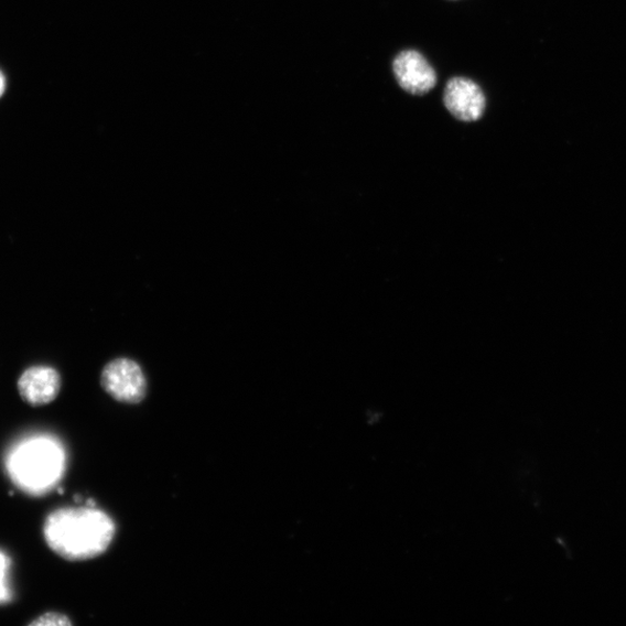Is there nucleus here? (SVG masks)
I'll list each match as a JSON object with an SVG mask.
<instances>
[{"instance_id":"7","label":"nucleus","mask_w":626,"mask_h":626,"mask_svg":"<svg viewBox=\"0 0 626 626\" xmlns=\"http://www.w3.org/2000/svg\"><path fill=\"white\" fill-rule=\"evenodd\" d=\"M11 558L0 551V606L9 605L13 600V591L10 585Z\"/></svg>"},{"instance_id":"3","label":"nucleus","mask_w":626,"mask_h":626,"mask_svg":"<svg viewBox=\"0 0 626 626\" xmlns=\"http://www.w3.org/2000/svg\"><path fill=\"white\" fill-rule=\"evenodd\" d=\"M101 387L125 404H139L147 396L148 385L142 368L136 361L120 357L105 366Z\"/></svg>"},{"instance_id":"1","label":"nucleus","mask_w":626,"mask_h":626,"mask_svg":"<svg viewBox=\"0 0 626 626\" xmlns=\"http://www.w3.org/2000/svg\"><path fill=\"white\" fill-rule=\"evenodd\" d=\"M117 527L97 507L60 508L43 525V538L56 554L69 562H84L105 553L115 540Z\"/></svg>"},{"instance_id":"9","label":"nucleus","mask_w":626,"mask_h":626,"mask_svg":"<svg viewBox=\"0 0 626 626\" xmlns=\"http://www.w3.org/2000/svg\"><path fill=\"white\" fill-rule=\"evenodd\" d=\"M7 89V78L2 71H0V98L3 97Z\"/></svg>"},{"instance_id":"4","label":"nucleus","mask_w":626,"mask_h":626,"mask_svg":"<svg viewBox=\"0 0 626 626\" xmlns=\"http://www.w3.org/2000/svg\"><path fill=\"white\" fill-rule=\"evenodd\" d=\"M392 71L399 86L412 96L428 95L438 82L430 62L413 50L399 53L392 62Z\"/></svg>"},{"instance_id":"10","label":"nucleus","mask_w":626,"mask_h":626,"mask_svg":"<svg viewBox=\"0 0 626 626\" xmlns=\"http://www.w3.org/2000/svg\"><path fill=\"white\" fill-rule=\"evenodd\" d=\"M85 506H87V507H97V504H96L95 500L88 499V500L86 501V505H85Z\"/></svg>"},{"instance_id":"2","label":"nucleus","mask_w":626,"mask_h":626,"mask_svg":"<svg viewBox=\"0 0 626 626\" xmlns=\"http://www.w3.org/2000/svg\"><path fill=\"white\" fill-rule=\"evenodd\" d=\"M6 467L11 482L24 494L42 497L57 488L66 472L63 444L52 435H33L15 443Z\"/></svg>"},{"instance_id":"5","label":"nucleus","mask_w":626,"mask_h":626,"mask_svg":"<svg viewBox=\"0 0 626 626\" xmlns=\"http://www.w3.org/2000/svg\"><path fill=\"white\" fill-rule=\"evenodd\" d=\"M443 102L450 114L463 122L481 120L486 108V98L482 87L464 77H455L446 83Z\"/></svg>"},{"instance_id":"8","label":"nucleus","mask_w":626,"mask_h":626,"mask_svg":"<svg viewBox=\"0 0 626 626\" xmlns=\"http://www.w3.org/2000/svg\"><path fill=\"white\" fill-rule=\"evenodd\" d=\"M30 626H72L74 622L69 616L61 613L50 612L40 615L37 618L29 623Z\"/></svg>"},{"instance_id":"6","label":"nucleus","mask_w":626,"mask_h":626,"mask_svg":"<svg viewBox=\"0 0 626 626\" xmlns=\"http://www.w3.org/2000/svg\"><path fill=\"white\" fill-rule=\"evenodd\" d=\"M62 378L50 366H33L21 374L18 391L22 400L32 408L51 404L60 395Z\"/></svg>"}]
</instances>
